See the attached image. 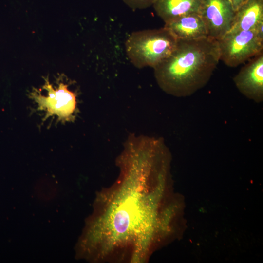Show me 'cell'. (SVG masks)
Here are the masks:
<instances>
[{
	"label": "cell",
	"instance_id": "1",
	"mask_svg": "<svg viewBox=\"0 0 263 263\" xmlns=\"http://www.w3.org/2000/svg\"><path fill=\"white\" fill-rule=\"evenodd\" d=\"M158 158L149 150L133 148L125 151L118 159L120 169L116 184L109 193L103 212L96 226V236L102 253L127 247L136 256L144 257L149 223L145 186L155 170Z\"/></svg>",
	"mask_w": 263,
	"mask_h": 263
},
{
	"label": "cell",
	"instance_id": "2",
	"mask_svg": "<svg viewBox=\"0 0 263 263\" xmlns=\"http://www.w3.org/2000/svg\"><path fill=\"white\" fill-rule=\"evenodd\" d=\"M219 61L217 40L208 37L178 40L170 56L153 68L154 76L167 94L188 97L207 85Z\"/></svg>",
	"mask_w": 263,
	"mask_h": 263
},
{
	"label": "cell",
	"instance_id": "3",
	"mask_svg": "<svg viewBox=\"0 0 263 263\" xmlns=\"http://www.w3.org/2000/svg\"><path fill=\"white\" fill-rule=\"evenodd\" d=\"M178 40L166 28L134 32L125 43L127 56L136 67L155 68L175 49Z\"/></svg>",
	"mask_w": 263,
	"mask_h": 263
},
{
	"label": "cell",
	"instance_id": "4",
	"mask_svg": "<svg viewBox=\"0 0 263 263\" xmlns=\"http://www.w3.org/2000/svg\"><path fill=\"white\" fill-rule=\"evenodd\" d=\"M220 60L236 67L263 52V37L255 29L226 33L217 40Z\"/></svg>",
	"mask_w": 263,
	"mask_h": 263
},
{
	"label": "cell",
	"instance_id": "5",
	"mask_svg": "<svg viewBox=\"0 0 263 263\" xmlns=\"http://www.w3.org/2000/svg\"><path fill=\"white\" fill-rule=\"evenodd\" d=\"M42 88L46 91L45 95L37 89L31 93L38 109L44 111L47 117L55 116L63 121L72 119L76 111V97L68 89V85L60 81L56 86H53L48 79H45Z\"/></svg>",
	"mask_w": 263,
	"mask_h": 263
},
{
	"label": "cell",
	"instance_id": "6",
	"mask_svg": "<svg viewBox=\"0 0 263 263\" xmlns=\"http://www.w3.org/2000/svg\"><path fill=\"white\" fill-rule=\"evenodd\" d=\"M199 13L205 23L208 37L218 40L230 28L235 11L228 0H201Z\"/></svg>",
	"mask_w": 263,
	"mask_h": 263
},
{
	"label": "cell",
	"instance_id": "7",
	"mask_svg": "<svg viewBox=\"0 0 263 263\" xmlns=\"http://www.w3.org/2000/svg\"><path fill=\"white\" fill-rule=\"evenodd\" d=\"M233 82L239 91L256 103L263 101V53L250 59L235 75Z\"/></svg>",
	"mask_w": 263,
	"mask_h": 263
},
{
	"label": "cell",
	"instance_id": "8",
	"mask_svg": "<svg viewBox=\"0 0 263 263\" xmlns=\"http://www.w3.org/2000/svg\"><path fill=\"white\" fill-rule=\"evenodd\" d=\"M177 40H192L207 36L205 23L198 12L188 13L165 23Z\"/></svg>",
	"mask_w": 263,
	"mask_h": 263
},
{
	"label": "cell",
	"instance_id": "9",
	"mask_svg": "<svg viewBox=\"0 0 263 263\" xmlns=\"http://www.w3.org/2000/svg\"><path fill=\"white\" fill-rule=\"evenodd\" d=\"M263 21V0H246L235 11L227 33L250 30Z\"/></svg>",
	"mask_w": 263,
	"mask_h": 263
},
{
	"label": "cell",
	"instance_id": "10",
	"mask_svg": "<svg viewBox=\"0 0 263 263\" xmlns=\"http://www.w3.org/2000/svg\"><path fill=\"white\" fill-rule=\"evenodd\" d=\"M201 2V0H156L152 6L166 23L188 13H199Z\"/></svg>",
	"mask_w": 263,
	"mask_h": 263
},
{
	"label": "cell",
	"instance_id": "11",
	"mask_svg": "<svg viewBox=\"0 0 263 263\" xmlns=\"http://www.w3.org/2000/svg\"><path fill=\"white\" fill-rule=\"evenodd\" d=\"M156 0H122L131 9H143L152 6Z\"/></svg>",
	"mask_w": 263,
	"mask_h": 263
},
{
	"label": "cell",
	"instance_id": "12",
	"mask_svg": "<svg viewBox=\"0 0 263 263\" xmlns=\"http://www.w3.org/2000/svg\"><path fill=\"white\" fill-rule=\"evenodd\" d=\"M228 0L232 5L234 10L236 11L237 9L246 0Z\"/></svg>",
	"mask_w": 263,
	"mask_h": 263
}]
</instances>
